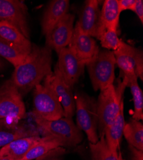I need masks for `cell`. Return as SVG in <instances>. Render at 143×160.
Listing matches in <instances>:
<instances>
[{
  "mask_svg": "<svg viewBox=\"0 0 143 160\" xmlns=\"http://www.w3.org/2000/svg\"><path fill=\"white\" fill-rule=\"evenodd\" d=\"M52 50L47 47L32 44V49L23 60L15 67L10 82L22 97L27 94L41 81L51 74Z\"/></svg>",
  "mask_w": 143,
  "mask_h": 160,
  "instance_id": "1",
  "label": "cell"
},
{
  "mask_svg": "<svg viewBox=\"0 0 143 160\" xmlns=\"http://www.w3.org/2000/svg\"><path fill=\"white\" fill-rule=\"evenodd\" d=\"M126 87V83L123 80L118 87H115L113 84L100 90L97 101L99 138L103 135L105 128L112 124L118 115L124 104L123 96Z\"/></svg>",
  "mask_w": 143,
  "mask_h": 160,
  "instance_id": "2",
  "label": "cell"
},
{
  "mask_svg": "<svg viewBox=\"0 0 143 160\" xmlns=\"http://www.w3.org/2000/svg\"><path fill=\"white\" fill-rule=\"evenodd\" d=\"M76 126L84 131L89 143H96L99 140L98 132L97 101L83 92H77L74 95Z\"/></svg>",
  "mask_w": 143,
  "mask_h": 160,
  "instance_id": "3",
  "label": "cell"
},
{
  "mask_svg": "<svg viewBox=\"0 0 143 160\" xmlns=\"http://www.w3.org/2000/svg\"><path fill=\"white\" fill-rule=\"evenodd\" d=\"M34 118L44 136H50L58 139L62 143L63 148L74 147L83 140L82 131L72 118L64 117L54 121H46L37 117Z\"/></svg>",
  "mask_w": 143,
  "mask_h": 160,
  "instance_id": "4",
  "label": "cell"
},
{
  "mask_svg": "<svg viewBox=\"0 0 143 160\" xmlns=\"http://www.w3.org/2000/svg\"><path fill=\"white\" fill-rule=\"evenodd\" d=\"M115 59L112 51L100 50L86 66L93 87L101 90L113 85L115 79Z\"/></svg>",
  "mask_w": 143,
  "mask_h": 160,
  "instance_id": "5",
  "label": "cell"
},
{
  "mask_svg": "<svg viewBox=\"0 0 143 160\" xmlns=\"http://www.w3.org/2000/svg\"><path fill=\"white\" fill-rule=\"evenodd\" d=\"M33 89V117L46 121L64 117V109L47 77L44 79L43 85L38 84Z\"/></svg>",
  "mask_w": 143,
  "mask_h": 160,
  "instance_id": "6",
  "label": "cell"
},
{
  "mask_svg": "<svg viewBox=\"0 0 143 160\" xmlns=\"http://www.w3.org/2000/svg\"><path fill=\"white\" fill-rule=\"evenodd\" d=\"M115 64L118 65L124 74L126 83L137 77L143 79V56L140 49L134 48L122 41L120 47L114 51Z\"/></svg>",
  "mask_w": 143,
  "mask_h": 160,
  "instance_id": "7",
  "label": "cell"
},
{
  "mask_svg": "<svg viewBox=\"0 0 143 160\" xmlns=\"http://www.w3.org/2000/svg\"><path fill=\"white\" fill-rule=\"evenodd\" d=\"M26 115L22 96L8 79L0 85V120L18 121Z\"/></svg>",
  "mask_w": 143,
  "mask_h": 160,
  "instance_id": "8",
  "label": "cell"
},
{
  "mask_svg": "<svg viewBox=\"0 0 143 160\" xmlns=\"http://www.w3.org/2000/svg\"><path fill=\"white\" fill-rule=\"evenodd\" d=\"M0 21L10 24L30 40L27 7L19 0H0Z\"/></svg>",
  "mask_w": 143,
  "mask_h": 160,
  "instance_id": "9",
  "label": "cell"
},
{
  "mask_svg": "<svg viewBox=\"0 0 143 160\" xmlns=\"http://www.w3.org/2000/svg\"><path fill=\"white\" fill-rule=\"evenodd\" d=\"M57 54V68L65 81L73 88L80 78L85 65L77 58L69 47L62 49Z\"/></svg>",
  "mask_w": 143,
  "mask_h": 160,
  "instance_id": "10",
  "label": "cell"
},
{
  "mask_svg": "<svg viewBox=\"0 0 143 160\" xmlns=\"http://www.w3.org/2000/svg\"><path fill=\"white\" fill-rule=\"evenodd\" d=\"M74 15L68 13L46 35V46L57 53L69 44L74 30Z\"/></svg>",
  "mask_w": 143,
  "mask_h": 160,
  "instance_id": "11",
  "label": "cell"
},
{
  "mask_svg": "<svg viewBox=\"0 0 143 160\" xmlns=\"http://www.w3.org/2000/svg\"><path fill=\"white\" fill-rule=\"evenodd\" d=\"M68 47L72 49L77 58L85 65L100 51L93 37L84 32L77 22L74 27L71 41Z\"/></svg>",
  "mask_w": 143,
  "mask_h": 160,
  "instance_id": "12",
  "label": "cell"
},
{
  "mask_svg": "<svg viewBox=\"0 0 143 160\" xmlns=\"http://www.w3.org/2000/svg\"><path fill=\"white\" fill-rule=\"evenodd\" d=\"M46 77L62 106L64 117L72 118L74 115L76 108L73 87L65 81L56 66L54 72Z\"/></svg>",
  "mask_w": 143,
  "mask_h": 160,
  "instance_id": "13",
  "label": "cell"
},
{
  "mask_svg": "<svg viewBox=\"0 0 143 160\" xmlns=\"http://www.w3.org/2000/svg\"><path fill=\"white\" fill-rule=\"evenodd\" d=\"M100 2L98 0H87L85 2L77 23L84 32L96 38L100 26Z\"/></svg>",
  "mask_w": 143,
  "mask_h": 160,
  "instance_id": "14",
  "label": "cell"
},
{
  "mask_svg": "<svg viewBox=\"0 0 143 160\" xmlns=\"http://www.w3.org/2000/svg\"><path fill=\"white\" fill-rule=\"evenodd\" d=\"M69 0H53L46 8L41 20L43 34L45 36L68 13Z\"/></svg>",
  "mask_w": 143,
  "mask_h": 160,
  "instance_id": "15",
  "label": "cell"
},
{
  "mask_svg": "<svg viewBox=\"0 0 143 160\" xmlns=\"http://www.w3.org/2000/svg\"><path fill=\"white\" fill-rule=\"evenodd\" d=\"M118 0H106L104 2L100 10V26L97 38L106 30H114L118 32L120 16Z\"/></svg>",
  "mask_w": 143,
  "mask_h": 160,
  "instance_id": "16",
  "label": "cell"
},
{
  "mask_svg": "<svg viewBox=\"0 0 143 160\" xmlns=\"http://www.w3.org/2000/svg\"><path fill=\"white\" fill-rule=\"evenodd\" d=\"M38 135L13 140L0 149V156L14 160H21L34 144L41 139Z\"/></svg>",
  "mask_w": 143,
  "mask_h": 160,
  "instance_id": "17",
  "label": "cell"
},
{
  "mask_svg": "<svg viewBox=\"0 0 143 160\" xmlns=\"http://www.w3.org/2000/svg\"><path fill=\"white\" fill-rule=\"evenodd\" d=\"M126 124L124 116V104L115 119L107 126L104 131V137L109 147L112 152H118L120 142L123 135V130Z\"/></svg>",
  "mask_w": 143,
  "mask_h": 160,
  "instance_id": "18",
  "label": "cell"
},
{
  "mask_svg": "<svg viewBox=\"0 0 143 160\" xmlns=\"http://www.w3.org/2000/svg\"><path fill=\"white\" fill-rule=\"evenodd\" d=\"M0 37L8 43L14 45L25 52L29 53L32 44L16 28L10 24L0 21Z\"/></svg>",
  "mask_w": 143,
  "mask_h": 160,
  "instance_id": "19",
  "label": "cell"
},
{
  "mask_svg": "<svg viewBox=\"0 0 143 160\" xmlns=\"http://www.w3.org/2000/svg\"><path fill=\"white\" fill-rule=\"evenodd\" d=\"M59 147L63 148V145L58 139L50 136H43L34 144L21 160H35Z\"/></svg>",
  "mask_w": 143,
  "mask_h": 160,
  "instance_id": "20",
  "label": "cell"
},
{
  "mask_svg": "<svg viewBox=\"0 0 143 160\" xmlns=\"http://www.w3.org/2000/svg\"><path fill=\"white\" fill-rule=\"evenodd\" d=\"M123 135L129 145L143 151V125L139 121L132 118L126 123L124 128Z\"/></svg>",
  "mask_w": 143,
  "mask_h": 160,
  "instance_id": "21",
  "label": "cell"
},
{
  "mask_svg": "<svg viewBox=\"0 0 143 160\" xmlns=\"http://www.w3.org/2000/svg\"><path fill=\"white\" fill-rule=\"evenodd\" d=\"M89 148L91 160H120L121 153L110 151L104 135L96 143H89Z\"/></svg>",
  "mask_w": 143,
  "mask_h": 160,
  "instance_id": "22",
  "label": "cell"
},
{
  "mask_svg": "<svg viewBox=\"0 0 143 160\" xmlns=\"http://www.w3.org/2000/svg\"><path fill=\"white\" fill-rule=\"evenodd\" d=\"M28 54L21 48L11 44L0 37V57L16 67Z\"/></svg>",
  "mask_w": 143,
  "mask_h": 160,
  "instance_id": "23",
  "label": "cell"
},
{
  "mask_svg": "<svg viewBox=\"0 0 143 160\" xmlns=\"http://www.w3.org/2000/svg\"><path fill=\"white\" fill-rule=\"evenodd\" d=\"M130 87L134 102V114L132 118L140 121L143 119V93L137 82V78L135 77L127 82Z\"/></svg>",
  "mask_w": 143,
  "mask_h": 160,
  "instance_id": "24",
  "label": "cell"
},
{
  "mask_svg": "<svg viewBox=\"0 0 143 160\" xmlns=\"http://www.w3.org/2000/svg\"><path fill=\"white\" fill-rule=\"evenodd\" d=\"M38 135L35 132H30L23 129H12V128H7L0 126V148H3L13 140Z\"/></svg>",
  "mask_w": 143,
  "mask_h": 160,
  "instance_id": "25",
  "label": "cell"
},
{
  "mask_svg": "<svg viewBox=\"0 0 143 160\" xmlns=\"http://www.w3.org/2000/svg\"><path fill=\"white\" fill-rule=\"evenodd\" d=\"M103 48L107 50L115 51L121 45L122 41L118 36V32L114 30H106L98 38Z\"/></svg>",
  "mask_w": 143,
  "mask_h": 160,
  "instance_id": "26",
  "label": "cell"
},
{
  "mask_svg": "<svg viewBox=\"0 0 143 160\" xmlns=\"http://www.w3.org/2000/svg\"><path fill=\"white\" fill-rule=\"evenodd\" d=\"M64 152L65 149H64L62 147H59V148L50 151L46 155L35 160H60L59 156L62 155Z\"/></svg>",
  "mask_w": 143,
  "mask_h": 160,
  "instance_id": "27",
  "label": "cell"
},
{
  "mask_svg": "<svg viewBox=\"0 0 143 160\" xmlns=\"http://www.w3.org/2000/svg\"><path fill=\"white\" fill-rule=\"evenodd\" d=\"M136 0H118L119 10L120 12L124 10H132L133 7L135 3Z\"/></svg>",
  "mask_w": 143,
  "mask_h": 160,
  "instance_id": "28",
  "label": "cell"
},
{
  "mask_svg": "<svg viewBox=\"0 0 143 160\" xmlns=\"http://www.w3.org/2000/svg\"><path fill=\"white\" fill-rule=\"evenodd\" d=\"M132 11L134 12L139 18L141 23L143 22V1L142 0H136L135 3L133 7Z\"/></svg>",
  "mask_w": 143,
  "mask_h": 160,
  "instance_id": "29",
  "label": "cell"
},
{
  "mask_svg": "<svg viewBox=\"0 0 143 160\" xmlns=\"http://www.w3.org/2000/svg\"><path fill=\"white\" fill-rule=\"evenodd\" d=\"M131 152V160H143V151H140L134 147L129 145Z\"/></svg>",
  "mask_w": 143,
  "mask_h": 160,
  "instance_id": "30",
  "label": "cell"
},
{
  "mask_svg": "<svg viewBox=\"0 0 143 160\" xmlns=\"http://www.w3.org/2000/svg\"><path fill=\"white\" fill-rule=\"evenodd\" d=\"M4 67H5V63L1 58H0V71L3 69L4 68Z\"/></svg>",
  "mask_w": 143,
  "mask_h": 160,
  "instance_id": "31",
  "label": "cell"
},
{
  "mask_svg": "<svg viewBox=\"0 0 143 160\" xmlns=\"http://www.w3.org/2000/svg\"><path fill=\"white\" fill-rule=\"evenodd\" d=\"M2 160H14V159H12L8 158H2Z\"/></svg>",
  "mask_w": 143,
  "mask_h": 160,
  "instance_id": "32",
  "label": "cell"
},
{
  "mask_svg": "<svg viewBox=\"0 0 143 160\" xmlns=\"http://www.w3.org/2000/svg\"><path fill=\"white\" fill-rule=\"evenodd\" d=\"M120 160H123V159L122 158V156H121H121H120Z\"/></svg>",
  "mask_w": 143,
  "mask_h": 160,
  "instance_id": "33",
  "label": "cell"
},
{
  "mask_svg": "<svg viewBox=\"0 0 143 160\" xmlns=\"http://www.w3.org/2000/svg\"><path fill=\"white\" fill-rule=\"evenodd\" d=\"M0 160H2V157L0 156Z\"/></svg>",
  "mask_w": 143,
  "mask_h": 160,
  "instance_id": "34",
  "label": "cell"
}]
</instances>
